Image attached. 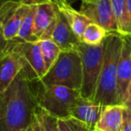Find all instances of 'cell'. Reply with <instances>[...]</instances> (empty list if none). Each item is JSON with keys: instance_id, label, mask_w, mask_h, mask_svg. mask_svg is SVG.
Returning a JSON list of instances; mask_svg holds the SVG:
<instances>
[{"instance_id": "7", "label": "cell", "mask_w": 131, "mask_h": 131, "mask_svg": "<svg viewBox=\"0 0 131 131\" xmlns=\"http://www.w3.org/2000/svg\"><path fill=\"white\" fill-rule=\"evenodd\" d=\"M27 7L21 0H5L0 4V27L6 40L16 38Z\"/></svg>"}, {"instance_id": "22", "label": "cell", "mask_w": 131, "mask_h": 131, "mask_svg": "<svg viewBox=\"0 0 131 131\" xmlns=\"http://www.w3.org/2000/svg\"><path fill=\"white\" fill-rule=\"evenodd\" d=\"M121 131H131V111L124 107Z\"/></svg>"}, {"instance_id": "18", "label": "cell", "mask_w": 131, "mask_h": 131, "mask_svg": "<svg viewBox=\"0 0 131 131\" xmlns=\"http://www.w3.org/2000/svg\"><path fill=\"white\" fill-rule=\"evenodd\" d=\"M108 34L109 32L102 26L94 23H90L83 34L81 41L87 45L97 46L103 43Z\"/></svg>"}, {"instance_id": "15", "label": "cell", "mask_w": 131, "mask_h": 131, "mask_svg": "<svg viewBox=\"0 0 131 131\" xmlns=\"http://www.w3.org/2000/svg\"><path fill=\"white\" fill-rule=\"evenodd\" d=\"M58 7L66 16L75 34L81 40L86 27L92 22L80 11L72 7L70 3H64L58 6Z\"/></svg>"}, {"instance_id": "3", "label": "cell", "mask_w": 131, "mask_h": 131, "mask_svg": "<svg viewBox=\"0 0 131 131\" xmlns=\"http://www.w3.org/2000/svg\"><path fill=\"white\" fill-rule=\"evenodd\" d=\"M42 85H64L80 92L83 83L82 60L77 50L61 51L54 65L40 81Z\"/></svg>"}, {"instance_id": "17", "label": "cell", "mask_w": 131, "mask_h": 131, "mask_svg": "<svg viewBox=\"0 0 131 131\" xmlns=\"http://www.w3.org/2000/svg\"><path fill=\"white\" fill-rule=\"evenodd\" d=\"M36 5H28L25 15L21 24V27L17 33V41H37L33 37V19H34Z\"/></svg>"}, {"instance_id": "29", "label": "cell", "mask_w": 131, "mask_h": 131, "mask_svg": "<svg viewBox=\"0 0 131 131\" xmlns=\"http://www.w3.org/2000/svg\"><path fill=\"white\" fill-rule=\"evenodd\" d=\"M92 131H95V130H92Z\"/></svg>"}, {"instance_id": "27", "label": "cell", "mask_w": 131, "mask_h": 131, "mask_svg": "<svg viewBox=\"0 0 131 131\" xmlns=\"http://www.w3.org/2000/svg\"><path fill=\"white\" fill-rule=\"evenodd\" d=\"M127 14H128L129 23H130V27H131V0H127Z\"/></svg>"}, {"instance_id": "4", "label": "cell", "mask_w": 131, "mask_h": 131, "mask_svg": "<svg viewBox=\"0 0 131 131\" xmlns=\"http://www.w3.org/2000/svg\"><path fill=\"white\" fill-rule=\"evenodd\" d=\"M40 109L54 118L70 117L71 110L78 98L80 92L64 85H42L36 93Z\"/></svg>"}, {"instance_id": "5", "label": "cell", "mask_w": 131, "mask_h": 131, "mask_svg": "<svg viewBox=\"0 0 131 131\" xmlns=\"http://www.w3.org/2000/svg\"><path fill=\"white\" fill-rule=\"evenodd\" d=\"M82 60L83 83L80 89L82 97L94 100L98 79L103 62L104 42L97 46L81 42L77 48Z\"/></svg>"}, {"instance_id": "23", "label": "cell", "mask_w": 131, "mask_h": 131, "mask_svg": "<svg viewBox=\"0 0 131 131\" xmlns=\"http://www.w3.org/2000/svg\"><path fill=\"white\" fill-rule=\"evenodd\" d=\"M21 2L24 3L25 5H37L40 3H44V2H49L56 4L57 6H59L64 3H69L68 0H21Z\"/></svg>"}, {"instance_id": "11", "label": "cell", "mask_w": 131, "mask_h": 131, "mask_svg": "<svg viewBox=\"0 0 131 131\" xmlns=\"http://www.w3.org/2000/svg\"><path fill=\"white\" fill-rule=\"evenodd\" d=\"M131 82V36H123L118 65V100L122 105L124 95Z\"/></svg>"}, {"instance_id": "9", "label": "cell", "mask_w": 131, "mask_h": 131, "mask_svg": "<svg viewBox=\"0 0 131 131\" xmlns=\"http://www.w3.org/2000/svg\"><path fill=\"white\" fill-rule=\"evenodd\" d=\"M59 9L56 4L49 2L36 5L33 19V37L37 41L50 39L58 23Z\"/></svg>"}, {"instance_id": "6", "label": "cell", "mask_w": 131, "mask_h": 131, "mask_svg": "<svg viewBox=\"0 0 131 131\" xmlns=\"http://www.w3.org/2000/svg\"><path fill=\"white\" fill-rule=\"evenodd\" d=\"M13 46L22 57L24 65L23 71L28 79L31 82H40L47 71L39 41H17L14 40Z\"/></svg>"}, {"instance_id": "16", "label": "cell", "mask_w": 131, "mask_h": 131, "mask_svg": "<svg viewBox=\"0 0 131 131\" xmlns=\"http://www.w3.org/2000/svg\"><path fill=\"white\" fill-rule=\"evenodd\" d=\"M118 33L122 36H131V27L127 14V0H111Z\"/></svg>"}, {"instance_id": "14", "label": "cell", "mask_w": 131, "mask_h": 131, "mask_svg": "<svg viewBox=\"0 0 131 131\" xmlns=\"http://www.w3.org/2000/svg\"><path fill=\"white\" fill-rule=\"evenodd\" d=\"M124 106L120 104L104 106L95 125V131H121Z\"/></svg>"}, {"instance_id": "10", "label": "cell", "mask_w": 131, "mask_h": 131, "mask_svg": "<svg viewBox=\"0 0 131 131\" xmlns=\"http://www.w3.org/2000/svg\"><path fill=\"white\" fill-rule=\"evenodd\" d=\"M22 57L15 49L13 40L5 53L0 56V93L5 92L24 69Z\"/></svg>"}, {"instance_id": "21", "label": "cell", "mask_w": 131, "mask_h": 131, "mask_svg": "<svg viewBox=\"0 0 131 131\" xmlns=\"http://www.w3.org/2000/svg\"><path fill=\"white\" fill-rule=\"evenodd\" d=\"M38 117L41 123L43 131H59L58 126V118L52 117L40 108L38 111Z\"/></svg>"}, {"instance_id": "30", "label": "cell", "mask_w": 131, "mask_h": 131, "mask_svg": "<svg viewBox=\"0 0 131 131\" xmlns=\"http://www.w3.org/2000/svg\"><path fill=\"white\" fill-rule=\"evenodd\" d=\"M129 110H130V111H131V109H129Z\"/></svg>"}, {"instance_id": "31", "label": "cell", "mask_w": 131, "mask_h": 131, "mask_svg": "<svg viewBox=\"0 0 131 131\" xmlns=\"http://www.w3.org/2000/svg\"><path fill=\"white\" fill-rule=\"evenodd\" d=\"M81 1H82V0H81Z\"/></svg>"}, {"instance_id": "19", "label": "cell", "mask_w": 131, "mask_h": 131, "mask_svg": "<svg viewBox=\"0 0 131 131\" xmlns=\"http://www.w3.org/2000/svg\"><path fill=\"white\" fill-rule=\"evenodd\" d=\"M39 44L45 64L46 71H48L58 59V56L61 53V49L51 39L41 40L39 41Z\"/></svg>"}, {"instance_id": "28", "label": "cell", "mask_w": 131, "mask_h": 131, "mask_svg": "<svg viewBox=\"0 0 131 131\" xmlns=\"http://www.w3.org/2000/svg\"><path fill=\"white\" fill-rule=\"evenodd\" d=\"M4 1H5V0H0V4H1L2 2H4Z\"/></svg>"}, {"instance_id": "20", "label": "cell", "mask_w": 131, "mask_h": 131, "mask_svg": "<svg viewBox=\"0 0 131 131\" xmlns=\"http://www.w3.org/2000/svg\"><path fill=\"white\" fill-rule=\"evenodd\" d=\"M58 126L59 131H92L93 129L90 128L87 125L83 122L72 118H59L58 119Z\"/></svg>"}, {"instance_id": "2", "label": "cell", "mask_w": 131, "mask_h": 131, "mask_svg": "<svg viewBox=\"0 0 131 131\" xmlns=\"http://www.w3.org/2000/svg\"><path fill=\"white\" fill-rule=\"evenodd\" d=\"M123 36L109 32L104 40L103 62L98 79L94 102L103 106L116 105L118 100V65Z\"/></svg>"}, {"instance_id": "8", "label": "cell", "mask_w": 131, "mask_h": 131, "mask_svg": "<svg viewBox=\"0 0 131 131\" xmlns=\"http://www.w3.org/2000/svg\"><path fill=\"white\" fill-rule=\"evenodd\" d=\"M79 11L108 32H118L111 0H82Z\"/></svg>"}, {"instance_id": "13", "label": "cell", "mask_w": 131, "mask_h": 131, "mask_svg": "<svg viewBox=\"0 0 131 131\" xmlns=\"http://www.w3.org/2000/svg\"><path fill=\"white\" fill-rule=\"evenodd\" d=\"M51 40L59 47L61 51L77 50L81 40L75 34L66 16L60 12L58 23L51 35Z\"/></svg>"}, {"instance_id": "26", "label": "cell", "mask_w": 131, "mask_h": 131, "mask_svg": "<svg viewBox=\"0 0 131 131\" xmlns=\"http://www.w3.org/2000/svg\"><path fill=\"white\" fill-rule=\"evenodd\" d=\"M30 131H43V128H42L41 123H40L39 117H38V118H37L36 121H35V123L33 124V126L31 127V128Z\"/></svg>"}, {"instance_id": "1", "label": "cell", "mask_w": 131, "mask_h": 131, "mask_svg": "<svg viewBox=\"0 0 131 131\" xmlns=\"http://www.w3.org/2000/svg\"><path fill=\"white\" fill-rule=\"evenodd\" d=\"M24 71L0 93V131H30L38 118L36 93Z\"/></svg>"}, {"instance_id": "24", "label": "cell", "mask_w": 131, "mask_h": 131, "mask_svg": "<svg viewBox=\"0 0 131 131\" xmlns=\"http://www.w3.org/2000/svg\"><path fill=\"white\" fill-rule=\"evenodd\" d=\"M11 41L12 40H6V38H5L4 34H3L2 29L0 27V56L5 53L6 50L8 49V48L11 45Z\"/></svg>"}, {"instance_id": "12", "label": "cell", "mask_w": 131, "mask_h": 131, "mask_svg": "<svg viewBox=\"0 0 131 131\" xmlns=\"http://www.w3.org/2000/svg\"><path fill=\"white\" fill-rule=\"evenodd\" d=\"M104 106L95 102L93 100L80 96L71 110L70 117L83 122L90 128L94 130Z\"/></svg>"}, {"instance_id": "25", "label": "cell", "mask_w": 131, "mask_h": 131, "mask_svg": "<svg viewBox=\"0 0 131 131\" xmlns=\"http://www.w3.org/2000/svg\"><path fill=\"white\" fill-rule=\"evenodd\" d=\"M122 105L127 109H131V82L129 83L126 93L124 95L123 101H122Z\"/></svg>"}]
</instances>
